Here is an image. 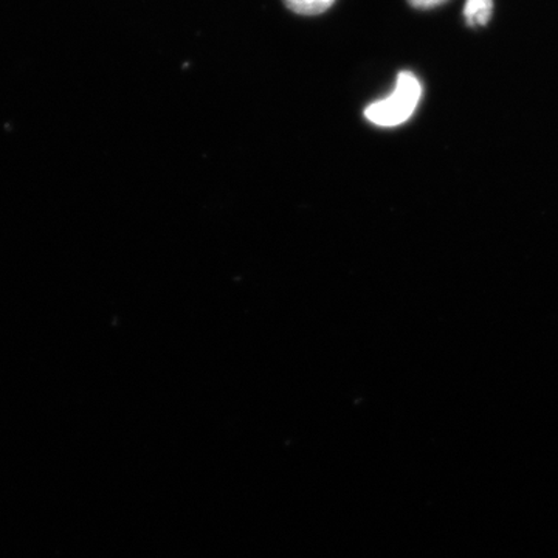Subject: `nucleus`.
I'll use <instances>...</instances> for the list:
<instances>
[{
  "label": "nucleus",
  "mask_w": 558,
  "mask_h": 558,
  "mask_svg": "<svg viewBox=\"0 0 558 558\" xmlns=\"http://www.w3.org/2000/svg\"><path fill=\"white\" fill-rule=\"evenodd\" d=\"M421 98L422 84L417 76L411 72H400L395 90L384 100L371 102L365 109L366 120L376 126H399L416 112Z\"/></svg>",
  "instance_id": "f257e3e1"
},
{
  "label": "nucleus",
  "mask_w": 558,
  "mask_h": 558,
  "mask_svg": "<svg viewBox=\"0 0 558 558\" xmlns=\"http://www.w3.org/2000/svg\"><path fill=\"white\" fill-rule=\"evenodd\" d=\"M494 13V0H468L464 7L465 22L470 27L487 25Z\"/></svg>",
  "instance_id": "f03ea898"
},
{
  "label": "nucleus",
  "mask_w": 558,
  "mask_h": 558,
  "mask_svg": "<svg viewBox=\"0 0 558 558\" xmlns=\"http://www.w3.org/2000/svg\"><path fill=\"white\" fill-rule=\"evenodd\" d=\"M282 2L293 13L314 16V14H322L328 11L336 0H282Z\"/></svg>",
  "instance_id": "7ed1b4c3"
},
{
  "label": "nucleus",
  "mask_w": 558,
  "mask_h": 558,
  "mask_svg": "<svg viewBox=\"0 0 558 558\" xmlns=\"http://www.w3.org/2000/svg\"><path fill=\"white\" fill-rule=\"evenodd\" d=\"M446 2H449V0H409L410 5L418 10L435 9V7L442 5Z\"/></svg>",
  "instance_id": "20e7f679"
}]
</instances>
